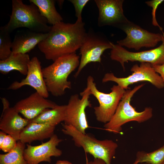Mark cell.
<instances>
[{"label": "cell", "instance_id": "6da1fadb", "mask_svg": "<svg viewBox=\"0 0 164 164\" xmlns=\"http://www.w3.org/2000/svg\"><path fill=\"white\" fill-rule=\"evenodd\" d=\"M83 22H61L52 26L46 37L38 45L45 58L53 61L59 57L75 53L82 44L87 33Z\"/></svg>", "mask_w": 164, "mask_h": 164}, {"label": "cell", "instance_id": "7a4b0ae2", "mask_svg": "<svg viewBox=\"0 0 164 164\" xmlns=\"http://www.w3.org/2000/svg\"><path fill=\"white\" fill-rule=\"evenodd\" d=\"M53 62L42 69V72L48 92L58 97L64 95L66 89L71 88L68 77L79 67L80 61L75 53L61 56Z\"/></svg>", "mask_w": 164, "mask_h": 164}, {"label": "cell", "instance_id": "3957f363", "mask_svg": "<svg viewBox=\"0 0 164 164\" xmlns=\"http://www.w3.org/2000/svg\"><path fill=\"white\" fill-rule=\"evenodd\" d=\"M12 10L10 20L5 25L11 33L15 29L25 27L38 32L48 33L51 26L48 25L47 19L40 13L34 4H24L22 0H12Z\"/></svg>", "mask_w": 164, "mask_h": 164}, {"label": "cell", "instance_id": "277c9868", "mask_svg": "<svg viewBox=\"0 0 164 164\" xmlns=\"http://www.w3.org/2000/svg\"><path fill=\"white\" fill-rule=\"evenodd\" d=\"M145 84L135 87L132 89L127 90L121 100L114 115L107 123L104 124V129L107 131L117 134L122 131V126L132 121L141 123L150 119L152 117V109L145 108L141 112H138L130 104L132 98L134 94Z\"/></svg>", "mask_w": 164, "mask_h": 164}, {"label": "cell", "instance_id": "5b68a950", "mask_svg": "<svg viewBox=\"0 0 164 164\" xmlns=\"http://www.w3.org/2000/svg\"><path fill=\"white\" fill-rule=\"evenodd\" d=\"M63 133L71 136L75 145L82 147L84 152L92 155L95 159L104 160L106 164H111L118 147L117 144L112 140H99L93 136L81 132L73 126L63 125Z\"/></svg>", "mask_w": 164, "mask_h": 164}, {"label": "cell", "instance_id": "8992f818", "mask_svg": "<svg viewBox=\"0 0 164 164\" xmlns=\"http://www.w3.org/2000/svg\"><path fill=\"white\" fill-rule=\"evenodd\" d=\"M87 87L89 88L91 94L96 98L99 103L98 106L94 108L97 120L105 124L107 123L115 113L125 90L118 85H114L111 89L110 93L101 92L97 88L94 79L91 76L87 78Z\"/></svg>", "mask_w": 164, "mask_h": 164}, {"label": "cell", "instance_id": "52a82bcc", "mask_svg": "<svg viewBox=\"0 0 164 164\" xmlns=\"http://www.w3.org/2000/svg\"><path fill=\"white\" fill-rule=\"evenodd\" d=\"M131 71L132 74L125 77H118L113 73H107L104 75L102 82H114L121 88L126 90L129 89V85L144 81L150 83L159 89L164 87V81L150 63H141L139 66L135 64L132 67Z\"/></svg>", "mask_w": 164, "mask_h": 164}, {"label": "cell", "instance_id": "ba28073f", "mask_svg": "<svg viewBox=\"0 0 164 164\" xmlns=\"http://www.w3.org/2000/svg\"><path fill=\"white\" fill-rule=\"evenodd\" d=\"M118 28L123 31L126 36L117 41L118 44L137 50L144 47H154L162 42L164 37L162 34L150 32L129 20Z\"/></svg>", "mask_w": 164, "mask_h": 164}, {"label": "cell", "instance_id": "9c48e42d", "mask_svg": "<svg viewBox=\"0 0 164 164\" xmlns=\"http://www.w3.org/2000/svg\"><path fill=\"white\" fill-rule=\"evenodd\" d=\"M161 44L158 47L149 50L138 52L129 51L123 47L111 42L112 48L110 58L119 62L125 70V63L128 61L148 63L152 65L164 64V37Z\"/></svg>", "mask_w": 164, "mask_h": 164}, {"label": "cell", "instance_id": "30bf717a", "mask_svg": "<svg viewBox=\"0 0 164 164\" xmlns=\"http://www.w3.org/2000/svg\"><path fill=\"white\" fill-rule=\"evenodd\" d=\"M81 98L77 94L71 95L66 105L65 124L71 125L81 132L85 134L89 127L85 113V109L91 107L89 99L91 95L89 88L87 87L80 93Z\"/></svg>", "mask_w": 164, "mask_h": 164}, {"label": "cell", "instance_id": "8fae6325", "mask_svg": "<svg viewBox=\"0 0 164 164\" xmlns=\"http://www.w3.org/2000/svg\"><path fill=\"white\" fill-rule=\"evenodd\" d=\"M112 48L111 42L99 32L92 30L89 31L80 49L81 59L74 77H77L88 63L92 62L101 63V56L104 51Z\"/></svg>", "mask_w": 164, "mask_h": 164}, {"label": "cell", "instance_id": "7c38bea8", "mask_svg": "<svg viewBox=\"0 0 164 164\" xmlns=\"http://www.w3.org/2000/svg\"><path fill=\"white\" fill-rule=\"evenodd\" d=\"M99 11L98 25L118 28L128 20L124 14L123 0H95Z\"/></svg>", "mask_w": 164, "mask_h": 164}, {"label": "cell", "instance_id": "4fadbf2b", "mask_svg": "<svg viewBox=\"0 0 164 164\" xmlns=\"http://www.w3.org/2000/svg\"><path fill=\"white\" fill-rule=\"evenodd\" d=\"M63 141L54 134L47 142L32 146L27 144L24 152V157L27 164H39L42 162L51 163L52 156L59 157L62 151L56 146Z\"/></svg>", "mask_w": 164, "mask_h": 164}, {"label": "cell", "instance_id": "5bb4252c", "mask_svg": "<svg viewBox=\"0 0 164 164\" xmlns=\"http://www.w3.org/2000/svg\"><path fill=\"white\" fill-rule=\"evenodd\" d=\"M28 85L33 88L36 92L45 98L49 96L43 77L41 63L36 56L32 58L28 65L26 76L20 82H13L8 89L16 90Z\"/></svg>", "mask_w": 164, "mask_h": 164}, {"label": "cell", "instance_id": "9a60e30c", "mask_svg": "<svg viewBox=\"0 0 164 164\" xmlns=\"http://www.w3.org/2000/svg\"><path fill=\"white\" fill-rule=\"evenodd\" d=\"M57 105L36 91L18 101L13 107L25 118L31 120L46 109L53 108Z\"/></svg>", "mask_w": 164, "mask_h": 164}, {"label": "cell", "instance_id": "2e32d148", "mask_svg": "<svg viewBox=\"0 0 164 164\" xmlns=\"http://www.w3.org/2000/svg\"><path fill=\"white\" fill-rule=\"evenodd\" d=\"M31 120L22 118L13 107L3 109L0 119V130L19 140L20 134Z\"/></svg>", "mask_w": 164, "mask_h": 164}, {"label": "cell", "instance_id": "e0dca14e", "mask_svg": "<svg viewBox=\"0 0 164 164\" xmlns=\"http://www.w3.org/2000/svg\"><path fill=\"white\" fill-rule=\"evenodd\" d=\"M48 33L27 30L18 31L12 41V50L14 53L26 54L29 52L47 36Z\"/></svg>", "mask_w": 164, "mask_h": 164}, {"label": "cell", "instance_id": "ac0fdd59", "mask_svg": "<svg viewBox=\"0 0 164 164\" xmlns=\"http://www.w3.org/2000/svg\"><path fill=\"white\" fill-rule=\"evenodd\" d=\"M55 127L49 124L31 121L21 132L19 140L25 144H30L35 141H42L50 138L54 134Z\"/></svg>", "mask_w": 164, "mask_h": 164}, {"label": "cell", "instance_id": "d6986e66", "mask_svg": "<svg viewBox=\"0 0 164 164\" xmlns=\"http://www.w3.org/2000/svg\"><path fill=\"white\" fill-rule=\"evenodd\" d=\"M30 60L29 56L27 53L12 52L7 59L0 60V72L6 74L12 70H15L23 75H26Z\"/></svg>", "mask_w": 164, "mask_h": 164}, {"label": "cell", "instance_id": "ffe728a7", "mask_svg": "<svg viewBox=\"0 0 164 164\" xmlns=\"http://www.w3.org/2000/svg\"><path fill=\"white\" fill-rule=\"evenodd\" d=\"M66 107V105H57L53 108L46 109L31 121L38 123L49 124L56 126L61 122L64 121Z\"/></svg>", "mask_w": 164, "mask_h": 164}, {"label": "cell", "instance_id": "44dd1931", "mask_svg": "<svg viewBox=\"0 0 164 164\" xmlns=\"http://www.w3.org/2000/svg\"><path fill=\"white\" fill-rule=\"evenodd\" d=\"M36 5L42 15L47 20L48 23L54 25L61 22L63 18L57 11L53 0H30Z\"/></svg>", "mask_w": 164, "mask_h": 164}, {"label": "cell", "instance_id": "7402d4cb", "mask_svg": "<svg viewBox=\"0 0 164 164\" xmlns=\"http://www.w3.org/2000/svg\"><path fill=\"white\" fill-rule=\"evenodd\" d=\"M25 144L18 141L15 148L10 152L0 154V164H27L24 157Z\"/></svg>", "mask_w": 164, "mask_h": 164}, {"label": "cell", "instance_id": "603a6c76", "mask_svg": "<svg viewBox=\"0 0 164 164\" xmlns=\"http://www.w3.org/2000/svg\"><path fill=\"white\" fill-rule=\"evenodd\" d=\"M164 162V145L158 149L150 152L139 151L135 161L132 164L146 163L150 164H162Z\"/></svg>", "mask_w": 164, "mask_h": 164}, {"label": "cell", "instance_id": "cb8c5ba5", "mask_svg": "<svg viewBox=\"0 0 164 164\" xmlns=\"http://www.w3.org/2000/svg\"><path fill=\"white\" fill-rule=\"evenodd\" d=\"M5 26L0 27V60L9 57L12 53V42Z\"/></svg>", "mask_w": 164, "mask_h": 164}, {"label": "cell", "instance_id": "d4e9b609", "mask_svg": "<svg viewBox=\"0 0 164 164\" xmlns=\"http://www.w3.org/2000/svg\"><path fill=\"white\" fill-rule=\"evenodd\" d=\"M164 1V0H152L145 2V3L149 6L152 8V23L155 26L158 27L162 32L163 35L164 33L162 28L159 24L156 18L155 13L156 9L159 5Z\"/></svg>", "mask_w": 164, "mask_h": 164}, {"label": "cell", "instance_id": "484cf974", "mask_svg": "<svg viewBox=\"0 0 164 164\" xmlns=\"http://www.w3.org/2000/svg\"><path fill=\"white\" fill-rule=\"evenodd\" d=\"M17 141L10 135H7L2 144L0 145V149L5 152H9L15 147Z\"/></svg>", "mask_w": 164, "mask_h": 164}, {"label": "cell", "instance_id": "4316f807", "mask_svg": "<svg viewBox=\"0 0 164 164\" xmlns=\"http://www.w3.org/2000/svg\"><path fill=\"white\" fill-rule=\"evenodd\" d=\"M73 5L75 12V15L77 17V21H82V13L83 9L89 0H68Z\"/></svg>", "mask_w": 164, "mask_h": 164}, {"label": "cell", "instance_id": "83f0119b", "mask_svg": "<svg viewBox=\"0 0 164 164\" xmlns=\"http://www.w3.org/2000/svg\"><path fill=\"white\" fill-rule=\"evenodd\" d=\"M156 72L160 74L164 82V64L161 65H152Z\"/></svg>", "mask_w": 164, "mask_h": 164}, {"label": "cell", "instance_id": "f1b7e54d", "mask_svg": "<svg viewBox=\"0 0 164 164\" xmlns=\"http://www.w3.org/2000/svg\"><path fill=\"white\" fill-rule=\"evenodd\" d=\"M87 164H106L104 161L99 159H95L93 161L87 162Z\"/></svg>", "mask_w": 164, "mask_h": 164}, {"label": "cell", "instance_id": "f546056e", "mask_svg": "<svg viewBox=\"0 0 164 164\" xmlns=\"http://www.w3.org/2000/svg\"><path fill=\"white\" fill-rule=\"evenodd\" d=\"M6 134V133L2 131H0V145L2 144L3 142L7 135Z\"/></svg>", "mask_w": 164, "mask_h": 164}, {"label": "cell", "instance_id": "4dcf8cb0", "mask_svg": "<svg viewBox=\"0 0 164 164\" xmlns=\"http://www.w3.org/2000/svg\"><path fill=\"white\" fill-rule=\"evenodd\" d=\"M56 164H72L70 162L67 160H59L57 161Z\"/></svg>", "mask_w": 164, "mask_h": 164}, {"label": "cell", "instance_id": "1f68e13d", "mask_svg": "<svg viewBox=\"0 0 164 164\" xmlns=\"http://www.w3.org/2000/svg\"><path fill=\"white\" fill-rule=\"evenodd\" d=\"M140 164H150L146 163H141Z\"/></svg>", "mask_w": 164, "mask_h": 164}, {"label": "cell", "instance_id": "d6a6232c", "mask_svg": "<svg viewBox=\"0 0 164 164\" xmlns=\"http://www.w3.org/2000/svg\"><path fill=\"white\" fill-rule=\"evenodd\" d=\"M162 164H164V162L162 163Z\"/></svg>", "mask_w": 164, "mask_h": 164}]
</instances>
